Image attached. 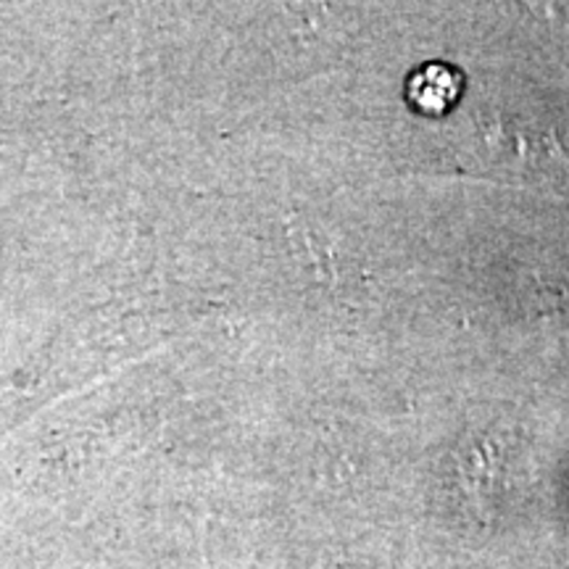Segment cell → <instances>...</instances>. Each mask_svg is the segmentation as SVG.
<instances>
[{
    "label": "cell",
    "mask_w": 569,
    "mask_h": 569,
    "mask_svg": "<svg viewBox=\"0 0 569 569\" xmlns=\"http://www.w3.org/2000/svg\"><path fill=\"white\" fill-rule=\"evenodd\" d=\"M465 80L453 67L440 61H430L419 67L407 82V101L411 109L427 117H440L459 101Z\"/></svg>",
    "instance_id": "cell-1"
}]
</instances>
